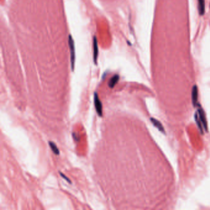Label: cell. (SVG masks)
<instances>
[{"mask_svg":"<svg viewBox=\"0 0 210 210\" xmlns=\"http://www.w3.org/2000/svg\"><path fill=\"white\" fill-rule=\"evenodd\" d=\"M69 43L70 49V58H71V67L72 70L74 71L75 67V46L74 41L71 35L69 37Z\"/></svg>","mask_w":210,"mask_h":210,"instance_id":"cell-1","label":"cell"},{"mask_svg":"<svg viewBox=\"0 0 210 210\" xmlns=\"http://www.w3.org/2000/svg\"><path fill=\"white\" fill-rule=\"evenodd\" d=\"M94 101H95V109L97 114L99 116H102V115H103L102 104L96 92L95 93V95H94Z\"/></svg>","mask_w":210,"mask_h":210,"instance_id":"cell-2","label":"cell"},{"mask_svg":"<svg viewBox=\"0 0 210 210\" xmlns=\"http://www.w3.org/2000/svg\"><path fill=\"white\" fill-rule=\"evenodd\" d=\"M93 59L95 64H97V57H98V46H97V41L96 37H94L93 38Z\"/></svg>","mask_w":210,"mask_h":210,"instance_id":"cell-3","label":"cell"},{"mask_svg":"<svg viewBox=\"0 0 210 210\" xmlns=\"http://www.w3.org/2000/svg\"><path fill=\"white\" fill-rule=\"evenodd\" d=\"M198 5L199 14L201 16H203L205 13V0H198Z\"/></svg>","mask_w":210,"mask_h":210,"instance_id":"cell-4","label":"cell"},{"mask_svg":"<svg viewBox=\"0 0 210 210\" xmlns=\"http://www.w3.org/2000/svg\"><path fill=\"white\" fill-rule=\"evenodd\" d=\"M119 79H120V76L118 75H115L114 76H112V78L110 79V81L108 83V85H109V88H114L115 86L116 85V84L118 83Z\"/></svg>","mask_w":210,"mask_h":210,"instance_id":"cell-5","label":"cell"},{"mask_svg":"<svg viewBox=\"0 0 210 210\" xmlns=\"http://www.w3.org/2000/svg\"><path fill=\"white\" fill-rule=\"evenodd\" d=\"M49 145L51 150L53 151V152L54 154H56V155H59L60 154L59 150L57 148V146L54 142H53L52 141H49Z\"/></svg>","mask_w":210,"mask_h":210,"instance_id":"cell-6","label":"cell"},{"mask_svg":"<svg viewBox=\"0 0 210 210\" xmlns=\"http://www.w3.org/2000/svg\"><path fill=\"white\" fill-rule=\"evenodd\" d=\"M59 172V174H60V176L64 178V179H65L69 183H70V184H72V182H71V181H70V179H69L67 176H65V174H64L62 172Z\"/></svg>","mask_w":210,"mask_h":210,"instance_id":"cell-7","label":"cell"}]
</instances>
